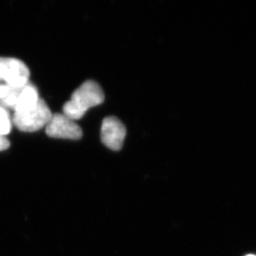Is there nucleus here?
Masks as SVG:
<instances>
[{
  "label": "nucleus",
  "mask_w": 256,
  "mask_h": 256,
  "mask_svg": "<svg viewBox=\"0 0 256 256\" xmlns=\"http://www.w3.org/2000/svg\"><path fill=\"white\" fill-rule=\"evenodd\" d=\"M104 100V92L100 86L94 80H88L78 87L70 100L64 104L63 114L72 120H78L82 118L90 108L102 104Z\"/></svg>",
  "instance_id": "f257e3e1"
},
{
  "label": "nucleus",
  "mask_w": 256,
  "mask_h": 256,
  "mask_svg": "<svg viewBox=\"0 0 256 256\" xmlns=\"http://www.w3.org/2000/svg\"><path fill=\"white\" fill-rule=\"evenodd\" d=\"M52 114L46 102L39 99L34 106L14 113L12 124L22 132H35L48 126Z\"/></svg>",
  "instance_id": "f03ea898"
},
{
  "label": "nucleus",
  "mask_w": 256,
  "mask_h": 256,
  "mask_svg": "<svg viewBox=\"0 0 256 256\" xmlns=\"http://www.w3.org/2000/svg\"><path fill=\"white\" fill-rule=\"evenodd\" d=\"M30 70L24 62L12 58H0V83L22 87L29 82Z\"/></svg>",
  "instance_id": "7ed1b4c3"
},
{
  "label": "nucleus",
  "mask_w": 256,
  "mask_h": 256,
  "mask_svg": "<svg viewBox=\"0 0 256 256\" xmlns=\"http://www.w3.org/2000/svg\"><path fill=\"white\" fill-rule=\"evenodd\" d=\"M46 136L51 138L78 140L82 137V130L74 120L60 113L52 114L46 126Z\"/></svg>",
  "instance_id": "20e7f679"
},
{
  "label": "nucleus",
  "mask_w": 256,
  "mask_h": 256,
  "mask_svg": "<svg viewBox=\"0 0 256 256\" xmlns=\"http://www.w3.org/2000/svg\"><path fill=\"white\" fill-rule=\"evenodd\" d=\"M126 128L118 118L109 116L103 120L100 130V138L104 146L110 150L118 151L123 147Z\"/></svg>",
  "instance_id": "39448f33"
},
{
  "label": "nucleus",
  "mask_w": 256,
  "mask_h": 256,
  "mask_svg": "<svg viewBox=\"0 0 256 256\" xmlns=\"http://www.w3.org/2000/svg\"><path fill=\"white\" fill-rule=\"evenodd\" d=\"M39 99L38 90L36 87L31 82L28 83L27 85L22 86L20 90L14 113L24 112L25 110L34 106L38 102Z\"/></svg>",
  "instance_id": "423d86ee"
},
{
  "label": "nucleus",
  "mask_w": 256,
  "mask_h": 256,
  "mask_svg": "<svg viewBox=\"0 0 256 256\" xmlns=\"http://www.w3.org/2000/svg\"><path fill=\"white\" fill-rule=\"evenodd\" d=\"M12 117L10 112L0 106V136H6L12 130Z\"/></svg>",
  "instance_id": "0eeeda50"
},
{
  "label": "nucleus",
  "mask_w": 256,
  "mask_h": 256,
  "mask_svg": "<svg viewBox=\"0 0 256 256\" xmlns=\"http://www.w3.org/2000/svg\"><path fill=\"white\" fill-rule=\"evenodd\" d=\"M14 88V87L8 86L0 83V100L5 99L10 94V92H12Z\"/></svg>",
  "instance_id": "6e6552de"
},
{
  "label": "nucleus",
  "mask_w": 256,
  "mask_h": 256,
  "mask_svg": "<svg viewBox=\"0 0 256 256\" xmlns=\"http://www.w3.org/2000/svg\"><path fill=\"white\" fill-rule=\"evenodd\" d=\"M10 142L8 141L6 136H0V151H4L10 148Z\"/></svg>",
  "instance_id": "1a4fd4ad"
},
{
  "label": "nucleus",
  "mask_w": 256,
  "mask_h": 256,
  "mask_svg": "<svg viewBox=\"0 0 256 256\" xmlns=\"http://www.w3.org/2000/svg\"><path fill=\"white\" fill-rule=\"evenodd\" d=\"M246 256H254V254H247Z\"/></svg>",
  "instance_id": "9d476101"
}]
</instances>
